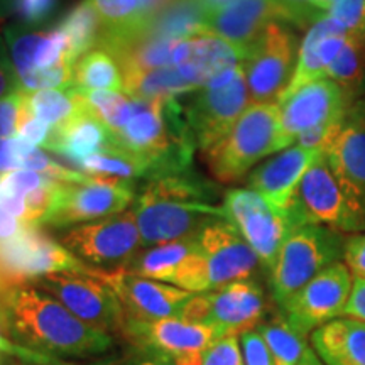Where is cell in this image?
<instances>
[{
    "label": "cell",
    "mask_w": 365,
    "mask_h": 365,
    "mask_svg": "<svg viewBox=\"0 0 365 365\" xmlns=\"http://www.w3.org/2000/svg\"><path fill=\"white\" fill-rule=\"evenodd\" d=\"M88 176L90 180L85 182H61L56 205L44 225L71 228L117 215L134 203L137 188L132 180L107 175Z\"/></svg>",
    "instance_id": "ba28073f"
},
{
    "label": "cell",
    "mask_w": 365,
    "mask_h": 365,
    "mask_svg": "<svg viewBox=\"0 0 365 365\" xmlns=\"http://www.w3.org/2000/svg\"><path fill=\"white\" fill-rule=\"evenodd\" d=\"M312 346L325 365H365V322L340 317L319 327L312 335Z\"/></svg>",
    "instance_id": "d4e9b609"
},
{
    "label": "cell",
    "mask_w": 365,
    "mask_h": 365,
    "mask_svg": "<svg viewBox=\"0 0 365 365\" xmlns=\"http://www.w3.org/2000/svg\"><path fill=\"white\" fill-rule=\"evenodd\" d=\"M287 215L294 227L317 223L344 235L362 234L359 218L350 207L325 153L319 154L303 176Z\"/></svg>",
    "instance_id": "52a82bcc"
},
{
    "label": "cell",
    "mask_w": 365,
    "mask_h": 365,
    "mask_svg": "<svg viewBox=\"0 0 365 365\" xmlns=\"http://www.w3.org/2000/svg\"><path fill=\"white\" fill-rule=\"evenodd\" d=\"M90 4L102 21L100 38H130L148 33L140 0H90Z\"/></svg>",
    "instance_id": "1f68e13d"
},
{
    "label": "cell",
    "mask_w": 365,
    "mask_h": 365,
    "mask_svg": "<svg viewBox=\"0 0 365 365\" xmlns=\"http://www.w3.org/2000/svg\"><path fill=\"white\" fill-rule=\"evenodd\" d=\"M12 289L14 287L6 284L0 277V333L2 335H7V303Z\"/></svg>",
    "instance_id": "f907efd6"
},
{
    "label": "cell",
    "mask_w": 365,
    "mask_h": 365,
    "mask_svg": "<svg viewBox=\"0 0 365 365\" xmlns=\"http://www.w3.org/2000/svg\"><path fill=\"white\" fill-rule=\"evenodd\" d=\"M6 364H9V359H7V355L0 352V365H6Z\"/></svg>",
    "instance_id": "9f6ffc18"
},
{
    "label": "cell",
    "mask_w": 365,
    "mask_h": 365,
    "mask_svg": "<svg viewBox=\"0 0 365 365\" xmlns=\"http://www.w3.org/2000/svg\"><path fill=\"white\" fill-rule=\"evenodd\" d=\"M255 330L266 341L274 365H299L308 350L304 336L293 330L282 314L259 323Z\"/></svg>",
    "instance_id": "e575fe53"
},
{
    "label": "cell",
    "mask_w": 365,
    "mask_h": 365,
    "mask_svg": "<svg viewBox=\"0 0 365 365\" xmlns=\"http://www.w3.org/2000/svg\"><path fill=\"white\" fill-rule=\"evenodd\" d=\"M27 228L21 220H17L16 217L11 215L6 208H2L0 205V242H7L11 239H16L17 235H21Z\"/></svg>",
    "instance_id": "7dc6e473"
},
{
    "label": "cell",
    "mask_w": 365,
    "mask_h": 365,
    "mask_svg": "<svg viewBox=\"0 0 365 365\" xmlns=\"http://www.w3.org/2000/svg\"><path fill=\"white\" fill-rule=\"evenodd\" d=\"M70 44V54L73 61L86 54L91 49L98 48L100 36H102V21L95 12L90 0H81L63 17L58 24Z\"/></svg>",
    "instance_id": "f546056e"
},
{
    "label": "cell",
    "mask_w": 365,
    "mask_h": 365,
    "mask_svg": "<svg viewBox=\"0 0 365 365\" xmlns=\"http://www.w3.org/2000/svg\"><path fill=\"white\" fill-rule=\"evenodd\" d=\"M274 153H279V105L250 103L232 130L203 150V159L218 181L235 182Z\"/></svg>",
    "instance_id": "7a4b0ae2"
},
{
    "label": "cell",
    "mask_w": 365,
    "mask_h": 365,
    "mask_svg": "<svg viewBox=\"0 0 365 365\" xmlns=\"http://www.w3.org/2000/svg\"><path fill=\"white\" fill-rule=\"evenodd\" d=\"M14 16V0H0V21Z\"/></svg>",
    "instance_id": "db71d44e"
},
{
    "label": "cell",
    "mask_w": 365,
    "mask_h": 365,
    "mask_svg": "<svg viewBox=\"0 0 365 365\" xmlns=\"http://www.w3.org/2000/svg\"><path fill=\"white\" fill-rule=\"evenodd\" d=\"M115 362H117V359H110V360H105L103 364H98V365H115Z\"/></svg>",
    "instance_id": "6f0895ef"
},
{
    "label": "cell",
    "mask_w": 365,
    "mask_h": 365,
    "mask_svg": "<svg viewBox=\"0 0 365 365\" xmlns=\"http://www.w3.org/2000/svg\"><path fill=\"white\" fill-rule=\"evenodd\" d=\"M132 210L145 247L186 239L215 218H227L223 207L159 198L143 190L135 196Z\"/></svg>",
    "instance_id": "5bb4252c"
},
{
    "label": "cell",
    "mask_w": 365,
    "mask_h": 365,
    "mask_svg": "<svg viewBox=\"0 0 365 365\" xmlns=\"http://www.w3.org/2000/svg\"><path fill=\"white\" fill-rule=\"evenodd\" d=\"M359 98H365V81H364L362 88H360V97Z\"/></svg>",
    "instance_id": "680465c9"
},
{
    "label": "cell",
    "mask_w": 365,
    "mask_h": 365,
    "mask_svg": "<svg viewBox=\"0 0 365 365\" xmlns=\"http://www.w3.org/2000/svg\"><path fill=\"white\" fill-rule=\"evenodd\" d=\"M195 91V86L182 78L175 66L140 73L124 81V93L135 100H166Z\"/></svg>",
    "instance_id": "4dcf8cb0"
},
{
    "label": "cell",
    "mask_w": 365,
    "mask_h": 365,
    "mask_svg": "<svg viewBox=\"0 0 365 365\" xmlns=\"http://www.w3.org/2000/svg\"><path fill=\"white\" fill-rule=\"evenodd\" d=\"M299 365H325V364H323L322 360H319L318 355L314 354V350L309 349V346H308V350H307V352H304Z\"/></svg>",
    "instance_id": "f5cc1de1"
},
{
    "label": "cell",
    "mask_w": 365,
    "mask_h": 365,
    "mask_svg": "<svg viewBox=\"0 0 365 365\" xmlns=\"http://www.w3.org/2000/svg\"><path fill=\"white\" fill-rule=\"evenodd\" d=\"M249 105V86L242 63L207 88L195 91L185 105V117L196 149L203 153L222 140Z\"/></svg>",
    "instance_id": "277c9868"
},
{
    "label": "cell",
    "mask_w": 365,
    "mask_h": 365,
    "mask_svg": "<svg viewBox=\"0 0 365 365\" xmlns=\"http://www.w3.org/2000/svg\"><path fill=\"white\" fill-rule=\"evenodd\" d=\"M203 365H245L239 336H223L203 354Z\"/></svg>",
    "instance_id": "f35d334b"
},
{
    "label": "cell",
    "mask_w": 365,
    "mask_h": 365,
    "mask_svg": "<svg viewBox=\"0 0 365 365\" xmlns=\"http://www.w3.org/2000/svg\"><path fill=\"white\" fill-rule=\"evenodd\" d=\"M7 335L34 352L56 359H97L113 346L110 333L86 325L33 284L14 287L9 296Z\"/></svg>",
    "instance_id": "6da1fadb"
},
{
    "label": "cell",
    "mask_w": 365,
    "mask_h": 365,
    "mask_svg": "<svg viewBox=\"0 0 365 365\" xmlns=\"http://www.w3.org/2000/svg\"><path fill=\"white\" fill-rule=\"evenodd\" d=\"M208 314L205 325L215 327L222 336H240L262 323L266 294L257 281L242 279L208 291Z\"/></svg>",
    "instance_id": "44dd1931"
},
{
    "label": "cell",
    "mask_w": 365,
    "mask_h": 365,
    "mask_svg": "<svg viewBox=\"0 0 365 365\" xmlns=\"http://www.w3.org/2000/svg\"><path fill=\"white\" fill-rule=\"evenodd\" d=\"M24 103L22 90L0 98V139H12L19 130V118Z\"/></svg>",
    "instance_id": "ab89813d"
},
{
    "label": "cell",
    "mask_w": 365,
    "mask_h": 365,
    "mask_svg": "<svg viewBox=\"0 0 365 365\" xmlns=\"http://www.w3.org/2000/svg\"><path fill=\"white\" fill-rule=\"evenodd\" d=\"M75 88L78 91H117L124 93V76L115 58L95 48L83 54L73 66Z\"/></svg>",
    "instance_id": "4316f807"
},
{
    "label": "cell",
    "mask_w": 365,
    "mask_h": 365,
    "mask_svg": "<svg viewBox=\"0 0 365 365\" xmlns=\"http://www.w3.org/2000/svg\"><path fill=\"white\" fill-rule=\"evenodd\" d=\"M299 41L291 24L271 22L247 53L245 70L250 103H277L296 68Z\"/></svg>",
    "instance_id": "8992f818"
},
{
    "label": "cell",
    "mask_w": 365,
    "mask_h": 365,
    "mask_svg": "<svg viewBox=\"0 0 365 365\" xmlns=\"http://www.w3.org/2000/svg\"><path fill=\"white\" fill-rule=\"evenodd\" d=\"M93 276L107 282L124 308L125 322H156L178 317L193 293L178 286L135 276L124 269H95Z\"/></svg>",
    "instance_id": "2e32d148"
},
{
    "label": "cell",
    "mask_w": 365,
    "mask_h": 365,
    "mask_svg": "<svg viewBox=\"0 0 365 365\" xmlns=\"http://www.w3.org/2000/svg\"><path fill=\"white\" fill-rule=\"evenodd\" d=\"M240 346L242 354H244L245 365H274L266 341L262 340V336L259 335V331L255 328L242 333Z\"/></svg>",
    "instance_id": "60d3db41"
},
{
    "label": "cell",
    "mask_w": 365,
    "mask_h": 365,
    "mask_svg": "<svg viewBox=\"0 0 365 365\" xmlns=\"http://www.w3.org/2000/svg\"><path fill=\"white\" fill-rule=\"evenodd\" d=\"M122 335L129 339L135 349L153 350L170 359L185 354H205V350L223 339L215 327L186 322L178 317L156 322H125Z\"/></svg>",
    "instance_id": "ac0fdd59"
},
{
    "label": "cell",
    "mask_w": 365,
    "mask_h": 365,
    "mask_svg": "<svg viewBox=\"0 0 365 365\" xmlns=\"http://www.w3.org/2000/svg\"><path fill=\"white\" fill-rule=\"evenodd\" d=\"M242 61L244 56L239 49L208 29V26L178 39L173 51V66L196 91L207 88Z\"/></svg>",
    "instance_id": "d6986e66"
},
{
    "label": "cell",
    "mask_w": 365,
    "mask_h": 365,
    "mask_svg": "<svg viewBox=\"0 0 365 365\" xmlns=\"http://www.w3.org/2000/svg\"><path fill=\"white\" fill-rule=\"evenodd\" d=\"M59 0H14V16L27 27H39L56 12Z\"/></svg>",
    "instance_id": "74e56055"
},
{
    "label": "cell",
    "mask_w": 365,
    "mask_h": 365,
    "mask_svg": "<svg viewBox=\"0 0 365 365\" xmlns=\"http://www.w3.org/2000/svg\"><path fill=\"white\" fill-rule=\"evenodd\" d=\"M115 365H175L168 355L153 352V350L135 349V352L129 357L118 360Z\"/></svg>",
    "instance_id": "f6af8a7d"
},
{
    "label": "cell",
    "mask_w": 365,
    "mask_h": 365,
    "mask_svg": "<svg viewBox=\"0 0 365 365\" xmlns=\"http://www.w3.org/2000/svg\"><path fill=\"white\" fill-rule=\"evenodd\" d=\"M61 244L95 269L124 267L143 245L134 210L68 228Z\"/></svg>",
    "instance_id": "9c48e42d"
},
{
    "label": "cell",
    "mask_w": 365,
    "mask_h": 365,
    "mask_svg": "<svg viewBox=\"0 0 365 365\" xmlns=\"http://www.w3.org/2000/svg\"><path fill=\"white\" fill-rule=\"evenodd\" d=\"M196 247L207 262L210 291L230 282L252 279L261 261L227 218H215L196 234Z\"/></svg>",
    "instance_id": "9a60e30c"
},
{
    "label": "cell",
    "mask_w": 365,
    "mask_h": 365,
    "mask_svg": "<svg viewBox=\"0 0 365 365\" xmlns=\"http://www.w3.org/2000/svg\"><path fill=\"white\" fill-rule=\"evenodd\" d=\"M195 235L168 242V244L154 245L153 249L145 250V252H137L122 269L135 274V276L148 277V279L173 282L178 267L195 247Z\"/></svg>",
    "instance_id": "484cf974"
},
{
    "label": "cell",
    "mask_w": 365,
    "mask_h": 365,
    "mask_svg": "<svg viewBox=\"0 0 365 365\" xmlns=\"http://www.w3.org/2000/svg\"><path fill=\"white\" fill-rule=\"evenodd\" d=\"M63 272L93 276L95 267L76 257L61 242L46 235L41 227H27L16 239L0 242V277L11 287Z\"/></svg>",
    "instance_id": "5b68a950"
},
{
    "label": "cell",
    "mask_w": 365,
    "mask_h": 365,
    "mask_svg": "<svg viewBox=\"0 0 365 365\" xmlns=\"http://www.w3.org/2000/svg\"><path fill=\"white\" fill-rule=\"evenodd\" d=\"M227 220L235 225L269 272L289 232L296 228L287 213L276 210L264 196L250 188L228 190L223 196Z\"/></svg>",
    "instance_id": "30bf717a"
},
{
    "label": "cell",
    "mask_w": 365,
    "mask_h": 365,
    "mask_svg": "<svg viewBox=\"0 0 365 365\" xmlns=\"http://www.w3.org/2000/svg\"><path fill=\"white\" fill-rule=\"evenodd\" d=\"M232 0H200V4H202L205 11H207L208 17L212 16V14H215L217 11H220V9H223Z\"/></svg>",
    "instance_id": "816d5d0a"
},
{
    "label": "cell",
    "mask_w": 365,
    "mask_h": 365,
    "mask_svg": "<svg viewBox=\"0 0 365 365\" xmlns=\"http://www.w3.org/2000/svg\"><path fill=\"white\" fill-rule=\"evenodd\" d=\"M21 170L19 158L16 153V140L12 139H0V175Z\"/></svg>",
    "instance_id": "bcb514c9"
},
{
    "label": "cell",
    "mask_w": 365,
    "mask_h": 365,
    "mask_svg": "<svg viewBox=\"0 0 365 365\" xmlns=\"http://www.w3.org/2000/svg\"><path fill=\"white\" fill-rule=\"evenodd\" d=\"M80 168L88 175H107L122 178V180H135V178H148L150 164L148 159L139 154L108 144L103 150L86 158Z\"/></svg>",
    "instance_id": "836d02e7"
},
{
    "label": "cell",
    "mask_w": 365,
    "mask_h": 365,
    "mask_svg": "<svg viewBox=\"0 0 365 365\" xmlns=\"http://www.w3.org/2000/svg\"><path fill=\"white\" fill-rule=\"evenodd\" d=\"M352 108L359 113L360 117L365 118V98H359L352 103Z\"/></svg>",
    "instance_id": "11a10c76"
},
{
    "label": "cell",
    "mask_w": 365,
    "mask_h": 365,
    "mask_svg": "<svg viewBox=\"0 0 365 365\" xmlns=\"http://www.w3.org/2000/svg\"><path fill=\"white\" fill-rule=\"evenodd\" d=\"M345 239L340 232L317 223L293 228L269 271V286L277 307H284L323 269L344 261Z\"/></svg>",
    "instance_id": "3957f363"
},
{
    "label": "cell",
    "mask_w": 365,
    "mask_h": 365,
    "mask_svg": "<svg viewBox=\"0 0 365 365\" xmlns=\"http://www.w3.org/2000/svg\"><path fill=\"white\" fill-rule=\"evenodd\" d=\"M341 317L364 319L365 322V279H354L352 293Z\"/></svg>",
    "instance_id": "ee69618b"
},
{
    "label": "cell",
    "mask_w": 365,
    "mask_h": 365,
    "mask_svg": "<svg viewBox=\"0 0 365 365\" xmlns=\"http://www.w3.org/2000/svg\"><path fill=\"white\" fill-rule=\"evenodd\" d=\"M175 2V0H140V12H143V17L148 24V29L150 22L154 21V17L158 16L159 12H163L170 4Z\"/></svg>",
    "instance_id": "681fc988"
},
{
    "label": "cell",
    "mask_w": 365,
    "mask_h": 365,
    "mask_svg": "<svg viewBox=\"0 0 365 365\" xmlns=\"http://www.w3.org/2000/svg\"><path fill=\"white\" fill-rule=\"evenodd\" d=\"M325 78L340 85L354 102L359 100L365 81V38L349 34L339 54L327 68Z\"/></svg>",
    "instance_id": "d6a6232c"
},
{
    "label": "cell",
    "mask_w": 365,
    "mask_h": 365,
    "mask_svg": "<svg viewBox=\"0 0 365 365\" xmlns=\"http://www.w3.org/2000/svg\"><path fill=\"white\" fill-rule=\"evenodd\" d=\"M276 21L291 26L304 24L301 14L286 0H232L208 17L207 26L222 39L234 44L245 59L266 27Z\"/></svg>",
    "instance_id": "e0dca14e"
},
{
    "label": "cell",
    "mask_w": 365,
    "mask_h": 365,
    "mask_svg": "<svg viewBox=\"0 0 365 365\" xmlns=\"http://www.w3.org/2000/svg\"><path fill=\"white\" fill-rule=\"evenodd\" d=\"M110 139V130L86 102L85 107L66 124L53 129L46 149L61 154L63 158L81 166L86 158L107 148Z\"/></svg>",
    "instance_id": "cb8c5ba5"
},
{
    "label": "cell",
    "mask_w": 365,
    "mask_h": 365,
    "mask_svg": "<svg viewBox=\"0 0 365 365\" xmlns=\"http://www.w3.org/2000/svg\"><path fill=\"white\" fill-rule=\"evenodd\" d=\"M44 293L51 294L66 309L86 325L107 333H122L124 308L107 282L97 276L80 272L49 274L31 282Z\"/></svg>",
    "instance_id": "8fae6325"
},
{
    "label": "cell",
    "mask_w": 365,
    "mask_h": 365,
    "mask_svg": "<svg viewBox=\"0 0 365 365\" xmlns=\"http://www.w3.org/2000/svg\"><path fill=\"white\" fill-rule=\"evenodd\" d=\"M26 107L51 129L66 124L85 107V95L73 86L65 90L24 91Z\"/></svg>",
    "instance_id": "83f0119b"
},
{
    "label": "cell",
    "mask_w": 365,
    "mask_h": 365,
    "mask_svg": "<svg viewBox=\"0 0 365 365\" xmlns=\"http://www.w3.org/2000/svg\"><path fill=\"white\" fill-rule=\"evenodd\" d=\"M344 264L352 272L354 279H365V234L346 235Z\"/></svg>",
    "instance_id": "b9f144b4"
},
{
    "label": "cell",
    "mask_w": 365,
    "mask_h": 365,
    "mask_svg": "<svg viewBox=\"0 0 365 365\" xmlns=\"http://www.w3.org/2000/svg\"><path fill=\"white\" fill-rule=\"evenodd\" d=\"M327 16L339 22L349 34L365 38V0H335Z\"/></svg>",
    "instance_id": "8d00e7d4"
},
{
    "label": "cell",
    "mask_w": 365,
    "mask_h": 365,
    "mask_svg": "<svg viewBox=\"0 0 365 365\" xmlns=\"http://www.w3.org/2000/svg\"><path fill=\"white\" fill-rule=\"evenodd\" d=\"M346 38L349 33L331 17L322 16L314 21L301 39L293 78L282 91L279 100L294 93L301 86L325 78L327 68L339 54Z\"/></svg>",
    "instance_id": "603a6c76"
},
{
    "label": "cell",
    "mask_w": 365,
    "mask_h": 365,
    "mask_svg": "<svg viewBox=\"0 0 365 365\" xmlns=\"http://www.w3.org/2000/svg\"><path fill=\"white\" fill-rule=\"evenodd\" d=\"M354 98L331 80H317L277 100L279 150L291 148L296 137L314 127L345 120Z\"/></svg>",
    "instance_id": "4fadbf2b"
},
{
    "label": "cell",
    "mask_w": 365,
    "mask_h": 365,
    "mask_svg": "<svg viewBox=\"0 0 365 365\" xmlns=\"http://www.w3.org/2000/svg\"><path fill=\"white\" fill-rule=\"evenodd\" d=\"M325 156L365 234V118L352 107Z\"/></svg>",
    "instance_id": "ffe728a7"
},
{
    "label": "cell",
    "mask_w": 365,
    "mask_h": 365,
    "mask_svg": "<svg viewBox=\"0 0 365 365\" xmlns=\"http://www.w3.org/2000/svg\"><path fill=\"white\" fill-rule=\"evenodd\" d=\"M83 95L91 110L107 125L110 134H117L130 120L137 107L135 98L117 91H86Z\"/></svg>",
    "instance_id": "d590c367"
},
{
    "label": "cell",
    "mask_w": 365,
    "mask_h": 365,
    "mask_svg": "<svg viewBox=\"0 0 365 365\" xmlns=\"http://www.w3.org/2000/svg\"><path fill=\"white\" fill-rule=\"evenodd\" d=\"M352 287V272L344 261L335 262L301 287L284 307H281V314L301 336H308L319 327L344 314Z\"/></svg>",
    "instance_id": "7c38bea8"
},
{
    "label": "cell",
    "mask_w": 365,
    "mask_h": 365,
    "mask_svg": "<svg viewBox=\"0 0 365 365\" xmlns=\"http://www.w3.org/2000/svg\"><path fill=\"white\" fill-rule=\"evenodd\" d=\"M140 190L145 191V193L159 196V198L176 200V202L185 203L213 205L212 202L217 196L215 185L205 180L193 168L188 171L178 173V175L150 180Z\"/></svg>",
    "instance_id": "f1b7e54d"
},
{
    "label": "cell",
    "mask_w": 365,
    "mask_h": 365,
    "mask_svg": "<svg viewBox=\"0 0 365 365\" xmlns=\"http://www.w3.org/2000/svg\"><path fill=\"white\" fill-rule=\"evenodd\" d=\"M289 6H293L298 11H303L312 16H327V12L330 11L331 4L335 0H286Z\"/></svg>",
    "instance_id": "c3c4849f"
},
{
    "label": "cell",
    "mask_w": 365,
    "mask_h": 365,
    "mask_svg": "<svg viewBox=\"0 0 365 365\" xmlns=\"http://www.w3.org/2000/svg\"><path fill=\"white\" fill-rule=\"evenodd\" d=\"M19 78H17L16 68L12 65V59L9 56V49L2 36H0V98L19 91Z\"/></svg>",
    "instance_id": "7bdbcfd3"
},
{
    "label": "cell",
    "mask_w": 365,
    "mask_h": 365,
    "mask_svg": "<svg viewBox=\"0 0 365 365\" xmlns=\"http://www.w3.org/2000/svg\"><path fill=\"white\" fill-rule=\"evenodd\" d=\"M319 154L322 150L303 149L296 144L282 149L250 173L249 188L264 196L276 210L287 213L301 180Z\"/></svg>",
    "instance_id": "7402d4cb"
}]
</instances>
